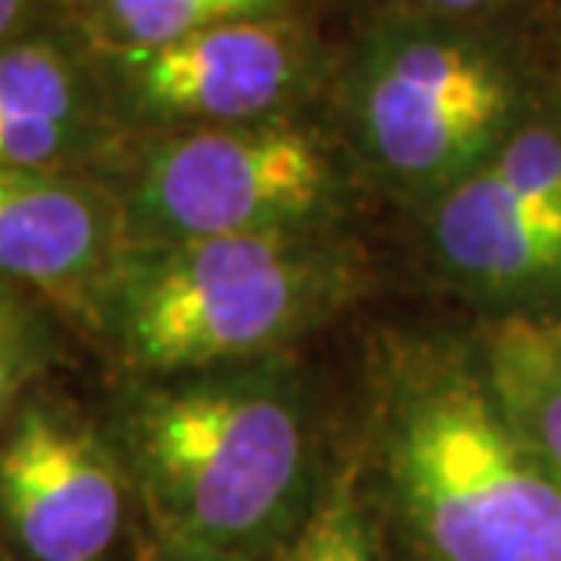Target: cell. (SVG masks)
Masks as SVG:
<instances>
[{"label":"cell","instance_id":"3957f363","mask_svg":"<svg viewBox=\"0 0 561 561\" xmlns=\"http://www.w3.org/2000/svg\"><path fill=\"white\" fill-rule=\"evenodd\" d=\"M359 157L396 193L432 203L536 110L533 73L504 30L388 8L341 77Z\"/></svg>","mask_w":561,"mask_h":561},{"label":"cell","instance_id":"5b68a950","mask_svg":"<svg viewBox=\"0 0 561 561\" xmlns=\"http://www.w3.org/2000/svg\"><path fill=\"white\" fill-rule=\"evenodd\" d=\"M110 182L130 243L330 232L348 199L337 149L301 113L138 135Z\"/></svg>","mask_w":561,"mask_h":561},{"label":"cell","instance_id":"30bf717a","mask_svg":"<svg viewBox=\"0 0 561 561\" xmlns=\"http://www.w3.org/2000/svg\"><path fill=\"white\" fill-rule=\"evenodd\" d=\"M127 141L73 22L0 44V163L110 178Z\"/></svg>","mask_w":561,"mask_h":561},{"label":"cell","instance_id":"2e32d148","mask_svg":"<svg viewBox=\"0 0 561 561\" xmlns=\"http://www.w3.org/2000/svg\"><path fill=\"white\" fill-rule=\"evenodd\" d=\"M73 0H0V44L69 19Z\"/></svg>","mask_w":561,"mask_h":561},{"label":"cell","instance_id":"7a4b0ae2","mask_svg":"<svg viewBox=\"0 0 561 561\" xmlns=\"http://www.w3.org/2000/svg\"><path fill=\"white\" fill-rule=\"evenodd\" d=\"M359 286L330 232L127 243L94 330L138 380L276 359Z\"/></svg>","mask_w":561,"mask_h":561},{"label":"cell","instance_id":"9c48e42d","mask_svg":"<svg viewBox=\"0 0 561 561\" xmlns=\"http://www.w3.org/2000/svg\"><path fill=\"white\" fill-rule=\"evenodd\" d=\"M127 243V214L110 178L0 163V283L94 330Z\"/></svg>","mask_w":561,"mask_h":561},{"label":"cell","instance_id":"5bb4252c","mask_svg":"<svg viewBox=\"0 0 561 561\" xmlns=\"http://www.w3.org/2000/svg\"><path fill=\"white\" fill-rule=\"evenodd\" d=\"M15 286L0 283V432L11 421L15 405L33 391V374H37V337L30 330L26 308L11 297Z\"/></svg>","mask_w":561,"mask_h":561},{"label":"cell","instance_id":"8992f818","mask_svg":"<svg viewBox=\"0 0 561 561\" xmlns=\"http://www.w3.org/2000/svg\"><path fill=\"white\" fill-rule=\"evenodd\" d=\"M88 51L130 138L297 113L327 69L305 11L229 22L157 47L88 44Z\"/></svg>","mask_w":561,"mask_h":561},{"label":"cell","instance_id":"7c38bea8","mask_svg":"<svg viewBox=\"0 0 561 561\" xmlns=\"http://www.w3.org/2000/svg\"><path fill=\"white\" fill-rule=\"evenodd\" d=\"M305 0H73L69 22L88 44L157 47L229 22L297 15Z\"/></svg>","mask_w":561,"mask_h":561},{"label":"cell","instance_id":"9a60e30c","mask_svg":"<svg viewBox=\"0 0 561 561\" xmlns=\"http://www.w3.org/2000/svg\"><path fill=\"white\" fill-rule=\"evenodd\" d=\"M396 11L413 15L457 19V22H485V26H504L511 11L522 8V0H391Z\"/></svg>","mask_w":561,"mask_h":561},{"label":"cell","instance_id":"6da1fadb","mask_svg":"<svg viewBox=\"0 0 561 561\" xmlns=\"http://www.w3.org/2000/svg\"><path fill=\"white\" fill-rule=\"evenodd\" d=\"M110 438L152 540L182 551L279 554L319 496L305 391L279 355L138 380Z\"/></svg>","mask_w":561,"mask_h":561},{"label":"cell","instance_id":"52a82bcc","mask_svg":"<svg viewBox=\"0 0 561 561\" xmlns=\"http://www.w3.org/2000/svg\"><path fill=\"white\" fill-rule=\"evenodd\" d=\"M130 496L113 438L77 405L37 388L15 405L0 432V540L19 561H105Z\"/></svg>","mask_w":561,"mask_h":561},{"label":"cell","instance_id":"ba28073f","mask_svg":"<svg viewBox=\"0 0 561 561\" xmlns=\"http://www.w3.org/2000/svg\"><path fill=\"white\" fill-rule=\"evenodd\" d=\"M424 210L435 257L460 283L500 297L561 286V116L533 113Z\"/></svg>","mask_w":561,"mask_h":561},{"label":"cell","instance_id":"8fae6325","mask_svg":"<svg viewBox=\"0 0 561 561\" xmlns=\"http://www.w3.org/2000/svg\"><path fill=\"white\" fill-rule=\"evenodd\" d=\"M482 377L518 438L561 482V359L543 319L511 316L485 337Z\"/></svg>","mask_w":561,"mask_h":561},{"label":"cell","instance_id":"e0dca14e","mask_svg":"<svg viewBox=\"0 0 561 561\" xmlns=\"http://www.w3.org/2000/svg\"><path fill=\"white\" fill-rule=\"evenodd\" d=\"M146 561H225V558H210V554H196V551H182V547H171V543H160L152 540Z\"/></svg>","mask_w":561,"mask_h":561},{"label":"cell","instance_id":"277c9868","mask_svg":"<svg viewBox=\"0 0 561 561\" xmlns=\"http://www.w3.org/2000/svg\"><path fill=\"white\" fill-rule=\"evenodd\" d=\"M385 453L402 518L432 561H561V482L482 374L410 369L391 391Z\"/></svg>","mask_w":561,"mask_h":561},{"label":"cell","instance_id":"4fadbf2b","mask_svg":"<svg viewBox=\"0 0 561 561\" xmlns=\"http://www.w3.org/2000/svg\"><path fill=\"white\" fill-rule=\"evenodd\" d=\"M279 561H377L359 500L348 482L322 489Z\"/></svg>","mask_w":561,"mask_h":561}]
</instances>
